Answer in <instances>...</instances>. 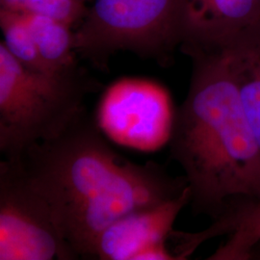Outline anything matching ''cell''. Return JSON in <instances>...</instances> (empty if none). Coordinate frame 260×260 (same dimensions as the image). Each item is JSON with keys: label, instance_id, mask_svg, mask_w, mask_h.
<instances>
[{"label": "cell", "instance_id": "ba28073f", "mask_svg": "<svg viewBox=\"0 0 260 260\" xmlns=\"http://www.w3.org/2000/svg\"><path fill=\"white\" fill-rule=\"evenodd\" d=\"M190 190L160 205L133 211L107 226L93 248V259L175 260L168 246L178 214L190 205Z\"/></svg>", "mask_w": 260, "mask_h": 260}, {"label": "cell", "instance_id": "30bf717a", "mask_svg": "<svg viewBox=\"0 0 260 260\" xmlns=\"http://www.w3.org/2000/svg\"><path fill=\"white\" fill-rule=\"evenodd\" d=\"M22 14V13H20ZM47 68L56 75L80 72L75 48L73 26L46 16L22 14Z\"/></svg>", "mask_w": 260, "mask_h": 260}, {"label": "cell", "instance_id": "4fadbf2b", "mask_svg": "<svg viewBox=\"0 0 260 260\" xmlns=\"http://www.w3.org/2000/svg\"><path fill=\"white\" fill-rule=\"evenodd\" d=\"M1 8L22 14L46 16L74 26L86 15L80 0H0Z\"/></svg>", "mask_w": 260, "mask_h": 260}, {"label": "cell", "instance_id": "5bb4252c", "mask_svg": "<svg viewBox=\"0 0 260 260\" xmlns=\"http://www.w3.org/2000/svg\"><path fill=\"white\" fill-rule=\"evenodd\" d=\"M80 1H82V2H85V1H86V0H80Z\"/></svg>", "mask_w": 260, "mask_h": 260}, {"label": "cell", "instance_id": "7a4b0ae2", "mask_svg": "<svg viewBox=\"0 0 260 260\" xmlns=\"http://www.w3.org/2000/svg\"><path fill=\"white\" fill-rule=\"evenodd\" d=\"M188 93L169 142L184 172L196 215L212 221L236 205L260 202V147L242 108L230 56L191 49Z\"/></svg>", "mask_w": 260, "mask_h": 260}, {"label": "cell", "instance_id": "8fae6325", "mask_svg": "<svg viewBox=\"0 0 260 260\" xmlns=\"http://www.w3.org/2000/svg\"><path fill=\"white\" fill-rule=\"evenodd\" d=\"M225 51L230 56L242 108L260 147V43Z\"/></svg>", "mask_w": 260, "mask_h": 260}, {"label": "cell", "instance_id": "6da1fadb", "mask_svg": "<svg viewBox=\"0 0 260 260\" xmlns=\"http://www.w3.org/2000/svg\"><path fill=\"white\" fill-rule=\"evenodd\" d=\"M87 109L60 135L20 159L47 197L78 258L93 259L99 236L121 217L174 200L188 188L153 161L133 163L112 149Z\"/></svg>", "mask_w": 260, "mask_h": 260}, {"label": "cell", "instance_id": "8992f818", "mask_svg": "<svg viewBox=\"0 0 260 260\" xmlns=\"http://www.w3.org/2000/svg\"><path fill=\"white\" fill-rule=\"evenodd\" d=\"M176 111L164 86L127 77L104 91L94 120L103 135L114 143L149 152L169 144Z\"/></svg>", "mask_w": 260, "mask_h": 260}, {"label": "cell", "instance_id": "3957f363", "mask_svg": "<svg viewBox=\"0 0 260 260\" xmlns=\"http://www.w3.org/2000/svg\"><path fill=\"white\" fill-rule=\"evenodd\" d=\"M95 85L80 72L52 75L22 65L0 43V152L21 157L34 145L53 139L86 109Z\"/></svg>", "mask_w": 260, "mask_h": 260}, {"label": "cell", "instance_id": "7c38bea8", "mask_svg": "<svg viewBox=\"0 0 260 260\" xmlns=\"http://www.w3.org/2000/svg\"><path fill=\"white\" fill-rule=\"evenodd\" d=\"M0 27L3 34L1 43L22 65L34 71L56 75L47 68L40 55L34 38L22 14L1 8Z\"/></svg>", "mask_w": 260, "mask_h": 260}, {"label": "cell", "instance_id": "5b68a950", "mask_svg": "<svg viewBox=\"0 0 260 260\" xmlns=\"http://www.w3.org/2000/svg\"><path fill=\"white\" fill-rule=\"evenodd\" d=\"M73 260L47 197L20 158L0 163V260Z\"/></svg>", "mask_w": 260, "mask_h": 260}, {"label": "cell", "instance_id": "277c9868", "mask_svg": "<svg viewBox=\"0 0 260 260\" xmlns=\"http://www.w3.org/2000/svg\"><path fill=\"white\" fill-rule=\"evenodd\" d=\"M182 0H93L75 30L78 55L105 69L118 51L167 65L181 43Z\"/></svg>", "mask_w": 260, "mask_h": 260}, {"label": "cell", "instance_id": "52a82bcc", "mask_svg": "<svg viewBox=\"0 0 260 260\" xmlns=\"http://www.w3.org/2000/svg\"><path fill=\"white\" fill-rule=\"evenodd\" d=\"M260 43V0H182L180 49H236Z\"/></svg>", "mask_w": 260, "mask_h": 260}, {"label": "cell", "instance_id": "9c48e42d", "mask_svg": "<svg viewBox=\"0 0 260 260\" xmlns=\"http://www.w3.org/2000/svg\"><path fill=\"white\" fill-rule=\"evenodd\" d=\"M223 234L230 235L229 240L208 259H250L253 248L260 243V202L250 201L233 207L197 233V237L204 243Z\"/></svg>", "mask_w": 260, "mask_h": 260}]
</instances>
